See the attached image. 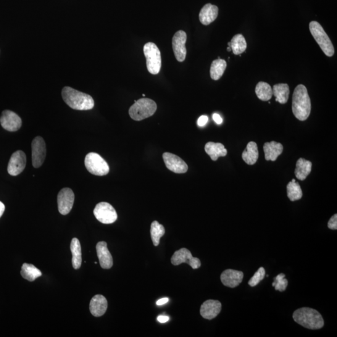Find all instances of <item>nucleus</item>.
<instances>
[{"instance_id":"21","label":"nucleus","mask_w":337,"mask_h":337,"mask_svg":"<svg viewBox=\"0 0 337 337\" xmlns=\"http://www.w3.org/2000/svg\"><path fill=\"white\" fill-rule=\"evenodd\" d=\"M284 147L280 143L275 141L266 143L264 145L265 158L267 160L275 161L277 157L283 153Z\"/></svg>"},{"instance_id":"32","label":"nucleus","mask_w":337,"mask_h":337,"mask_svg":"<svg viewBox=\"0 0 337 337\" xmlns=\"http://www.w3.org/2000/svg\"><path fill=\"white\" fill-rule=\"evenodd\" d=\"M288 196L291 201H298L303 196L302 191L299 183L297 182H290L287 186Z\"/></svg>"},{"instance_id":"41","label":"nucleus","mask_w":337,"mask_h":337,"mask_svg":"<svg viewBox=\"0 0 337 337\" xmlns=\"http://www.w3.org/2000/svg\"><path fill=\"white\" fill-rule=\"evenodd\" d=\"M227 50H228V51H229V52H230V51H232V49H231L230 46H228V48Z\"/></svg>"},{"instance_id":"24","label":"nucleus","mask_w":337,"mask_h":337,"mask_svg":"<svg viewBox=\"0 0 337 337\" xmlns=\"http://www.w3.org/2000/svg\"><path fill=\"white\" fill-rule=\"evenodd\" d=\"M312 162L303 158H300L296 163L295 174L297 179L304 181L310 175L312 170Z\"/></svg>"},{"instance_id":"13","label":"nucleus","mask_w":337,"mask_h":337,"mask_svg":"<svg viewBox=\"0 0 337 337\" xmlns=\"http://www.w3.org/2000/svg\"><path fill=\"white\" fill-rule=\"evenodd\" d=\"M0 123L3 128L10 132H15L19 130L22 127V121L19 116L10 110H5L3 111Z\"/></svg>"},{"instance_id":"37","label":"nucleus","mask_w":337,"mask_h":337,"mask_svg":"<svg viewBox=\"0 0 337 337\" xmlns=\"http://www.w3.org/2000/svg\"><path fill=\"white\" fill-rule=\"evenodd\" d=\"M212 118L213 120H214L217 125H220V124H222L223 122L222 118H221L219 115L217 114V113H215V114L213 115Z\"/></svg>"},{"instance_id":"23","label":"nucleus","mask_w":337,"mask_h":337,"mask_svg":"<svg viewBox=\"0 0 337 337\" xmlns=\"http://www.w3.org/2000/svg\"><path fill=\"white\" fill-rule=\"evenodd\" d=\"M242 157L247 164L253 165L256 163L259 159V151L257 145L255 142H249L247 144L246 149L242 153Z\"/></svg>"},{"instance_id":"17","label":"nucleus","mask_w":337,"mask_h":337,"mask_svg":"<svg viewBox=\"0 0 337 337\" xmlns=\"http://www.w3.org/2000/svg\"><path fill=\"white\" fill-rule=\"evenodd\" d=\"M222 305L221 303L215 300H208L202 304L200 309V313L202 317L207 320H212L219 314Z\"/></svg>"},{"instance_id":"10","label":"nucleus","mask_w":337,"mask_h":337,"mask_svg":"<svg viewBox=\"0 0 337 337\" xmlns=\"http://www.w3.org/2000/svg\"><path fill=\"white\" fill-rule=\"evenodd\" d=\"M32 149V164L34 167H41L46 156V143L43 138L37 136L31 144Z\"/></svg>"},{"instance_id":"5","label":"nucleus","mask_w":337,"mask_h":337,"mask_svg":"<svg viewBox=\"0 0 337 337\" xmlns=\"http://www.w3.org/2000/svg\"><path fill=\"white\" fill-rule=\"evenodd\" d=\"M309 29L313 38L323 52L328 57H332L335 52L333 44L320 23L313 21L310 23Z\"/></svg>"},{"instance_id":"42","label":"nucleus","mask_w":337,"mask_h":337,"mask_svg":"<svg viewBox=\"0 0 337 337\" xmlns=\"http://www.w3.org/2000/svg\"><path fill=\"white\" fill-rule=\"evenodd\" d=\"M296 180H294H294H292V182H296Z\"/></svg>"},{"instance_id":"19","label":"nucleus","mask_w":337,"mask_h":337,"mask_svg":"<svg viewBox=\"0 0 337 337\" xmlns=\"http://www.w3.org/2000/svg\"><path fill=\"white\" fill-rule=\"evenodd\" d=\"M107 309V300L102 295H96L91 300L89 310L94 317H101L106 313Z\"/></svg>"},{"instance_id":"8","label":"nucleus","mask_w":337,"mask_h":337,"mask_svg":"<svg viewBox=\"0 0 337 337\" xmlns=\"http://www.w3.org/2000/svg\"><path fill=\"white\" fill-rule=\"evenodd\" d=\"M93 212L97 220L104 224L114 223L118 218L117 212L115 208L107 202H102L97 204Z\"/></svg>"},{"instance_id":"14","label":"nucleus","mask_w":337,"mask_h":337,"mask_svg":"<svg viewBox=\"0 0 337 337\" xmlns=\"http://www.w3.org/2000/svg\"><path fill=\"white\" fill-rule=\"evenodd\" d=\"M26 165V156L25 152L22 151H16L10 158L8 165V172L13 176L19 175L24 171Z\"/></svg>"},{"instance_id":"3","label":"nucleus","mask_w":337,"mask_h":337,"mask_svg":"<svg viewBox=\"0 0 337 337\" xmlns=\"http://www.w3.org/2000/svg\"><path fill=\"white\" fill-rule=\"evenodd\" d=\"M295 322L310 330H318L324 325L322 316L317 310L304 307L296 310L293 314Z\"/></svg>"},{"instance_id":"30","label":"nucleus","mask_w":337,"mask_h":337,"mask_svg":"<svg viewBox=\"0 0 337 337\" xmlns=\"http://www.w3.org/2000/svg\"><path fill=\"white\" fill-rule=\"evenodd\" d=\"M230 47L233 53L239 55L243 53L247 48V43L246 39L241 34H238L234 36L230 42Z\"/></svg>"},{"instance_id":"7","label":"nucleus","mask_w":337,"mask_h":337,"mask_svg":"<svg viewBox=\"0 0 337 337\" xmlns=\"http://www.w3.org/2000/svg\"><path fill=\"white\" fill-rule=\"evenodd\" d=\"M84 164L87 170L93 175L103 176L109 172V165L106 160L95 152H90L86 155Z\"/></svg>"},{"instance_id":"29","label":"nucleus","mask_w":337,"mask_h":337,"mask_svg":"<svg viewBox=\"0 0 337 337\" xmlns=\"http://www.w3.org/2000/svg\"><path fill=\"white\" fill-rule=\"evenodd\" d=\"M21 275L28 281L33 282L37 278L41 277L42 273L40 270L33 264H24L22 265Z\"/></svg>"},{"instance_id":"39","label":"nucleus","mask_w":337,"mask_h":337,"mask_svg":"<svg viewBox=\"0 0 337 337\" xmlns=\"http://www.w3.org/2000/svg\"><path fill=\"white\" fill-rule=\"evenodd\" d=\"M168 302V298H163L159 300V301H157L156 304L157 305H164L165 304H166Z\"/></svg>"},{"instance_id":"33","label":"nucleus","mask_w":337,"mask_h":337,"mask_svg":"<svg viewBox=\"0 0 337 337\" xmlns=\"http://www.w3.org/2000/svg\"><path fill=\"white\" fill-rule=\"evenodd\" d=\"M286 275L284 273H280L277 277L273 278L272 286L274 287L275 291L280 292L285 291L288 286V280H287Z\"/></svg>"},{"instance_id":"38","label":"nucleus","mask_w":337,"mask_h":337,"mask_svg":"<svg viewBox=\"0 0 337 337\" xmlns=\"http://www.w3.org/2000/svg\"><path fill=\"white\" fill-rule=\"evenodd\" d=\"M168 320H170V317L167 316L160 315L157 317L158 322L162 323L168 322Z\"/></svg>"},{"instance_id":"1","label":"nucleus","mask_w":337,"mask_h":337,"mask_svg":"<svg viewBox=\"0 0 337 337\" xmlns=\"http://www.w3.org/2000/svg\"><path fill=\"white\" fill-rule=\"evenodd\" d=\"M292 111L300 121L307 120L311 112V101L306 87L299 84L295 89L292 97Z\"/></svg>"},{"instance_id":"20","label":"nucleus","mask_w":337,"mask_h":337,"mask_svg":"<svg viewBox=\"0 0 337 337\" xmlns=\"http://www.w3.org/2000/svg\"><path fill=\"white\" fill-rule=\"evenodd\" d=\"M218 13V9L215 5L207 4L203 7L199 13V20L202 25L207 26L216 19Z\"/></svg>"},{"instance_id":"25","label":"nucleus","mask_w":337,"mask_h":337,"mask_svg":"<svg viewBox=\"0 0 337 337\" xmlns=\"http://www.w3.org/2000/svg\"><path fill=\"white\" fill-rule=\"evenodd\" d=\"M273 95L275 97V101L280 104H286L288 101L290 89L288 84H275L272 88Z\"/></svg>"},{"instance_id":"6","label":"nucleus","mask_w":337,"mask_h":337,"mask_svg":"<svg viewBox=\"0 0 337 337\" xmlns=\"http://www.w3.org/2000/svg\"><path fill=\"white\" fill-rule=\"evenodd\" d=\"M143 51L146 59L147 70L152 75H157L162 65L160 50L156 44L149 42L144 46Z\"/></svg>"},{"instance_id":"34","label":"nucleus","mask_w":337,"mask_h":337,"mask_svg":"<svg viewBox=\"0 0 337 337\" xmlns=\"http://www.w3.org/2000/svg\"><path fill=\"white\" fill-rule=\"evenodd\" d=\"M265 270L264 267H260L254 276L250 279L249 285L251 287H255L258 285L265 277Z\"/></svg>"},{"instance_id":"16","label":"nucleus","mask_w":337,"mask_h":337,"mask_svg":"<svg viewBox=\"0 0 337 337\" xmlns=\"http://www.w3.org/2000/svg\"><path fill=\"white\" fill-rule=\"evenodd\" d=\"M243 278V272L233 269L226 270L220 275V280L223 286L231 288H235L240 285Z\"/></svg>"},{"instance_id":"2","label":"nucleus","mask_w":337,"mask_h":337,"mask_svg":"<svg viewBox=\"0 0 337 337\" xmlns=\"http://www.w3.org/2000/svg\"><path fill=\"white\" fill-rule=\"evenodd\" d=\"M62 97L66 103L73 109L90 110L94 106L93 97L70 87L66 86L63 89Z\"/></svg>"},{"instance_id":"43","label":"nucleus","mask_w":337,"mask_h":337,"mask_svg":"<svg viewBox=\"0 0 337 337\" xmlns=\"http://www.w3.org/2000/svg\"><path fill=\"white\" fill-rule=\"evenodd\" d=\"M143 96L145 97V94H143Z\"/></svg>"},{"instance_id":"22","label":"nucleus","mask_w":337,"mask_h":337,"mask_svg":"<svg viewBox=\"0 0 337 337\" xmlns=\"http://www.w3.org/2000/svg\"><path fill=\"white\" fill-rule=\"evenodd\" d=\"M205 151L214 161L217 160L218 157H225L228 154V151L222 144L213 142H209L205 144Z\"/></svg>"},{"instance_id":"36","label":"nucleus","mask_w":337,"mask_h":337,"mask_svg":"<svg viewBox=\"0 0 337 337\" xmlns=\"http://www.w3.org/2000/svg\"><path fill=\"white\" fill-rule=\"evenodd\" d=\"M208 121H209V118H208L207 116H201V117L199 118L198 120H197V125H198L199 127H204V126L207 123Z\"/></svg>"},{"instance_id":"18","label":"nucleus","mask_w":337,"mask_h":337,"mask_svg":"<svg viewBox=\"0 0 337 337\" xmlns=\"http://www.w3.org/2000/svg\"><path fill=\"white\" fill-rule=\"evenodd\" d=\"M97 257L99 260L101 267L104 269H109L113 265V259L106 242L101 241L96 245Z\"/></svg>"},{"instance_id":"40","label":"nucleus","mask_w":337,"mask_h":337,"mask_svg":"<svg viewBox=\"0 0 337 337\" xmlns=\"http://www.w3.org/2000/svg\"><path fill=\"white\" fill-rule=\"evenodd\" d=\"M5 206L4 203L0 201V218L2 216L3 214H4V213L5 212Z\"/></svg>"},{"instance_id":"35","label":"nucleus","mask_w":337,"mask_h":337,"mask_svg":"<svg viewBox=\"0 0 337 337\" xmlns=\"http://www.w3.org/2000/svg\"><path fill=\"white\" fill-rule=\"evenodd\" d=\"M328 228L331 230H336L337 229V214L333 215L330 218L328 222Z\"/></svg>"},{"instance_id":"11","label":"nucleus","mask_w":337,"mask_h":337,"mask_svg":"<svg viewBox=\"0 0 337 337\" xmlns=\"http://www.w3.org/2000/svg\"><path fill=\"white\" fill-rule=\"evenodd\" d=\"M58 205L61 214L67 215L72 210L74 201H75V194L70 188H63L58 195Z\"/></svg>"},{"instance_id":"28","label":"nucleus","mask_w":337,"mask_h":337,"mask_svg":"<svg viewBox=\"0 0 337 337\" xmlns=\"http://www.w3.org/2000/svg\"><path fill=\"white\" fill-rule=\"evenodd\" d=\"M255 93L258 98L263 101H268L272 98L273 91L272 87L267 83L259 82L255 88Z\"/></svg>"},{"instance_id":"26","label":"nucleus","mask_w":337,"mask_h":337,"mask_svg":"<svg viewBox=\"0 0 337 337\" xmlns=\"http://www.w3.org/2000/svg\"><path fill=\"white\" fill-rule=\"evenodd\" d=\"M71 251L72 252V264L75 269H79L82 263V253L80 241L78 239L74 238L71 242Z\"/></svg>"},{"instance_id":"12","label":"nucleus","mask_w":337,"mask_h":337,"mask_svg":"<svg viewBox=\"0 0 337 337\" xmlns=\"http://www.w3.org/2000/svg\"><path fill=\"white\" fill-rule=\"evenodd\" d=\"M187 34L184 31H177L173 38V49L176 60L179 62H183L186 59L187 49L186 43Z\"/></svg>"},{"instance_id":"27","label":"nucleus","mask_w":337,"mask_h":337,"mask_svg":"<svg viewBox=\"0 0 337 337\" xmlns=\"http://www.w3.org/2000/svg\"><path fill=\"white\" fill-rule=\"evenodd\" d=\"M227 67V63L224 60L217 59L213 61L210 66V75L213 80L217 81L222 77Z\"/></svg>"},{"instance_id":"15","label":"nucleus","mask_w":337,"mask_h":337,"mask_svg":"<svg viewBox=\"0 0 337 337\" xmlns=\"http://www.w3.org/2000/svg\"><path fill=\"white\" fill-rule=\"evenodd\" d=\"M162 157L168 170L173 171V173L183 174L188 171V165L181 158L176 155L170 152H164Z\"/></svg>"},{"instance_id":"31","label":"nucleus","mask_w":337,"mask_h":337,"mask_svg":"<svg viewBox=\"0 0 337 337\" xmlns=\"http://www.w3.org/2000/svg\"><path fill=\"white\" fill-rule=\"evenodd\" d=\"M164 226L160 224L156 220L153 221L151 226V236L154 246H159L160 239L164 235Z\"/></svg>"},{"instance_id":"4","label":"nucleus","mask_w":337,"mask_h":337,"mask_svg":"<svg viewBox=\"0 0 337 337\" xmlns=\"http://www.w3.org/2000/svg\"><path fill=\"white\" fill-rule=\"evenodd\" d=\"M156 110L157 104L153 100L141 98L131 106L129 114L133 120L139 121L152 117Z\"/></svg>"},{"instance_id":"9","label":"nucleus","mask_w":337,"mask_h":337,"mask_svg":"<svg viewBox=\"0 0 337 337\" xmlns=\"http://www.w3.org/2000/svg\"><path fill=\"white\" fill-rule=\"evenodd\" d=\"M171 263L174 265H179L186 263L193 269H197L201 266V260L198 258L194 257L189 250L182 248L174 253L171 258Z\"/></svg>"}]
</instances>
